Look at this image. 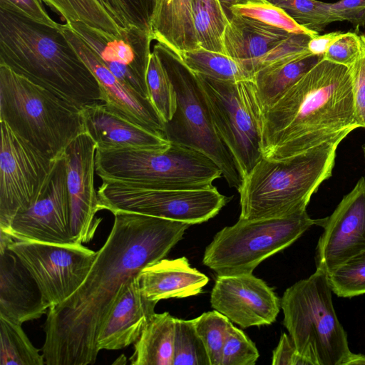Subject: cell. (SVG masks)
I'll return each instance as SVG.
<instances>
[{
	"label": "cell",
	"instance_id": "6da1fadb",
	"mask_svg": "<svg viewBox=\"0 0 365 365\" xmlns=\"http://www.w3.org/2000/svg\"><path fill=\"white\" fill-rule=\"evenodd\" d=\"M82 284L49 308L42 354L46 365L96 361L97 338L123 284L169 253L190 225L134 212H118Z\"/></svg>",
	"mask_w": 365,
	"mask_h": 365
},
{
	"label": "cell",
	"instance_id": "7a4b0ae2",
	"mask_svg": "<svg viewBox=\"0 0 365 365\" xmlns=\"http://www.w3.org/2000/svg\"><path fill=\"white\" fill-rule=\"evenodd\" d=\"M358 128L349 68L323 58L263 111L262 156L282 160Z\"/></svg>",
	"mask_w": 365,
	"mask_h": 365
},
{
	"label": "cell",
	"instance_id": "3957f363",
	"mask_svg": "<svg viewBox=\"0 0 365 365\" xmlns=\"http://www.w3.org/2000/svg\"><path fill=\"white\" fill-rule=\"evenodd\" d=\"M0 64L79 108L103 102L93 72L60 27L0 8Z\"/></svg>",
	"mask_w": 365,
	"mask_h": 365
},
{
	"label": "cell",
	"instance_id": "277c9868",
	"mask_svg": "<svg viewBox=\"0 0 365 365\" xmlns=\"http://www.w3.org/2000/svg\"><path fill=\"white\" fill-rule=\"evenodd\" d=\"M341 134L291 157L264 158L242 181L240 219L291 215L306 210L311 197L331 176Z\"/></svg>",
	"mask_w": 365,
	"mask_h": 365
},
{
	"label": "cell",
	"instance_id": "5b68a950",
	"mask_svg": "<svg viewBox=\"0 0 365 365\" xmlns=\"http://www.w3.org/2000/svg\"><path fill=\"white\" fill-rule=\"evenodd\" d=\"M0 121L50 160L85 132L81 108L0 64Z\"/></svg>",
	"mask_w": 365,
	"mask_h": 365
},
{
	"label": "cell",
	"instance_id": "8992f818",
	"mask_svg": "<svg viewBox=\"0 0 365 365\" xmlns=\"http://www.w3.org/2000/svg\"><path fill=\"white\" fill-rule=\"evenodd\" d=\"M327 273L317 269L287 288L281 299L283 324L311 365H349L354 354L335 312Z\"/></svg>",
	"mask_w": 365,
	"mask_h": 365
},
{
	"label": "cell",
	"instance_id": "52a82bcc",
	"mask_svg": "<svg viewBox=\"0 0 365 365\" xmlns=\"http://www.w3.org/2000/svg\"><path fill=\"white\" fill-rule=\"evenodd\" d=\"M96 174L101 180L155 189H205L222 176L205 154L170 143L164 150H96Z\"/></svg>",
	"mask_w": 365,
	"mask_h": 365
},
{
	"label": "cell",
	"instance_id": "ba28073f",
	"mask_svg": "<svg viewBox=\"0 0 365 365\" xmlns=\"http://www.w3.org/2000/svg\"><path fill=\"white\" fill-rule=\"evenodd\" d=\"M173 85L177 107L165 123L164 137L170 143L197 150L222 170L230 187L238 190L242 179L235 162L215 126L207 98L196 73L175 51L157 42L153 49Z\"/></svg>",
	"mask_w": 365,
	"mask_h": 365
},
{
	"label": "cell",
	"instance_id": "9c48e42d",
	"mask_svg": "<svg viewBox=\"0 0 365 365\" xmlns=\"http://www.w3.org/2000/svg\"><path fill=\"white\" fill-rule=\"evenodd\" d=\"M307 210L291 215L240 219L216 233L205 248L202 263L218 276L252 274L263 260L290 246L309 228L322 226Z\"/></svg>",
	"mask_w": 365,
	"mask_h": 365
},
{
	"label": "cell",
	"instance_id": "30bf717a",
	"mask_svg": "<svg viewBox=\"0 0 365 365\" xmlns=\"http://www.w3.org/2000/svg\"><path fill=\"white\" fill-rule=\"evenodd\" d=\"M197 75L216 130L243 179L263 157V111L254 81H222Z\"/></svg>",
	"mask_w": 365,
	"mask_h": 365
},
{
	"label": "cell",
	"instance_id": "8fae6325",
	"mask_svg": "<svg viewBox=\"0 0 365 365\" xmlns=\"http://www.w3.org/2000/svg\"><path fill=\"white\" fill-rule=\"evenodd\" d=\"M97 192L101 210L134 212L190 225L214 217L230 200L215 186L155 189L108 180H102Z\"/></svg>",
	"mask_w": 365,
	"mask_h": 365
},
{
	"label": "cell",
	"instance_id": "7c38bea8",
	"mask_svg": "<svg viewBox=\"0 0 365 365\" xmlns=\"http://www.w3.org/2000/svg\"><path fill=\"white\" fill-rule=\"evenodd\" d=\"M9 249L31 275L49 308L64 302L78 289L97 253L81 243L14 240Z\"/></svg>",
	"mask_w": 365,
	"mask_h": 365
},
{
	"label": "cell",
	"instance_id": "4fadbf2b",
	"mask_svg": "<svg viewBox=\"0 0 365 365\" xmlns=\"http://www.w3.org/2000/svg\"><path fill=\"white\" fill-rule=\"evenodd\" d=\"M1 123L0 230L36 199L56 160H50Z\"/></svg>",
	"mask_w": 365,
	"mask_h": 365
},
{
	"label": "cell",
	"instance_id": "5bb4252c",
	"mask_svg": "<svg viewBox=\"0 0 365 365\" xmlns=\"http://www.w3.org/2000/svg\"><path fill=\"white\" fill-rule=\"evenodd\" d=\"M5 232L15 240L76 243L71 230L65 153L55 160L34 203L27 210L18 213Z\"/></svg>",
	"mask_w": 365,
	"mask_h": 365
},
{
	"label": "cell",
	"instance_id": "9a60e30c",
	"mask_svg": "<svg viewBox=\"0 0 365 365\" xmlns=\"http://www.w3.org/2000/svg\"><path fill=\"white\" fill-rule=\"evenodd\" d=\"M96 54L120 80L149 98L146 73L153 40L150 32L131 26L121 36H110L82 23L65 24Z\"/></svg>",
	"mask_w": 365,
	"mask_h": 365
},
{
	"label": "cell",
	"instance_id": "2e32d148",
	"mask_svg": "<svg viewBox=\"0 0 365 365\" xmlns=\"http://www.w3.org/2000/svg\"><path fill=\"white\" fill-rule=\"evenodd\" d=\"M316 249L317 268L327 274L365 251V177L323 219Z\"/></svg>",
	"mask_w": 365,
	"mask_h": 365
},
{
	"label": "cell",
	"instance_id": "e0dca14e",
	"mask_svg": "<svg viewBox=\"0 0 365 365\" xmlns=\"http://www.w3.org/2000/svg\"><path fill=\"white\" fill-rule=\"evenodd\" d=\"M96 149L95 141L83 132L74 138L65 150L71 230L76 243L92 240L102 220L96 217V214L101 210L94 187Z\"/></svg>",
	"mask_w": 365,
	"mask_h": 365
},
{
	"label": "cell",
	"instance_id": "ac0fdd59",
	"mask_svg": "<svg viewBox=\"0 0 365 365\" xmlns=\"http://www.w3.org/2000/svg\"><path fill=\"white\" fill-rule=\"evenodd\" d=\"M210 304L242 328L272 324L281 307L273 290L252 274L217 275Z\"/></svg>",
	"mask_w": 365,
	"mask_h": 365
},
{
	"label": "cell",
	"instance_id": "d6986e66",
	"mask_svg": "<svg viewBox=\"0 0 365 365\" xmlns=\"http://www.w3.org/2000/svg\"><path fill=\"white\" fill-rule=\"evenodd\" d=\"M62 30L71 46L96 78L102 93L103 101L128 120L163 135L165 123L151 101L117 78L101 62L93 51L66 24H62Z\"/></svg>",
	"mask_w": 365,
	"mask_h": 365
},
{
	"label": "cell",
	"instance_id": "ffe728a7",
	"mask_svg": "<svg viewBox=\"0 0 365 365\" xmlns=\"http://www.w3.org/2000/svg\"><path fill=\"white\" fill-rule=\"evenodd\" d=\"M81 113L85 132L95 141L96 150H164L170 145L161 133L128 120L104 102L86 105Z\"/></svg>",
	"mask_w": 365,
	"mask_h": 365
},
{
	"label": "cell",
	"instance_id": "44dd1931",
	"mask_svg": "<svg viewBox=\"0 0 365 365\" xmlns=\"http://www.w3.org/2000/svg\"><path fill=\"white\" fill-rule=\"evenodd\" d=\"M157 303L143 296L138 276L123 284L99 330L98 350H118L134 344L155 314Z\"/></svg>",
	"mask_w": 365,
	"mask_h": 365
},
{
	"label": "cell",
	"instance_id": "7402d4cb",
	"mask_svg": "<svg viewBox=\"0 0 365 365\" xmlns=\"http://www.w3.org/2000/svg\"><path fill=\"white\" fill-rule=\"evenodd\" d=\"M48 305L31 275L9 249L0 252V317L18 324L37 319Z\"/></svg>",
	"mask_w": 365,
	"mask_h": 365
},
{
	"label": "cell",
	"instance_id": "603a6c76",
	"mask_svg": "<svg viewBox=\"0 0 365 365\" xmlns=\"http://www.w3.org/2000/svg\"><path fill=\"white\" fill-rule=\"evenodd\" d=\"M290 34L255 19L231 15L222 36L224 53L253 76L257 61Z\"/></svg>",
	"mask_w": 365,
	"mask_h": 365
},
{
	"label": "cell",
	"instance_id": "cb8c5ba5",
	"mask_svg": "<svg viewBox=\"0 0 365 365\" xmlns=\"http://www.w3.org/2000/svg\"><path fill=\"white\" fill-rule=\"evenodd\" d=\"M142 294L158 302L170 298H185L198 294L209 278L192 267L185 257L161 260L145 267L138 275Z\"/></svg>",
	"mask_w": 365,
	"mask_h": 365
},
{
	"label": "cell",
	"instance_id": "d4e9b609",
	"mask_svg": "<svg viewBox=\"0 0 365 365\" xmlns=\"http://www.w3.org/2000/svg\"><path fill=\"white\" fill-rule=\"evenodd\" d=\"M153 40L178 55L200 47L197 39L191 0H156L151 20Z\"/></svg>",
	"mask_w": 365,
	"mask_h": 365
},
{
	"label": "cell",
	"instance_id": "484cf974",
	"mask_svg": "<svg viewBox=\"0 0 365 365\" xmlns=\"http://www.w3.org/2000/svg\"><path fill=\"white\" fill-rule=\"evenodd\" d=\"M66 24L82 23L118 37L130 27L117 0H41Z\"/></svg>",
	"mask_w": 365,
	"mask_h": 365
},
{
	"label": "cell",
	"instance_id": "4316f807",
	"mask_svg": "<svg viewBox=\"0 0 365 365\" xmlns=\"http://www.w3.org/2000/svg\"><path fill=\"white\" fill-rule=\"evenodd\" d=\"M175 317L155 313L133 344V365H173Z\"/></svg>",
	"mask_w": 365,
	"mask_h": 365
},
{
	"label": "cell",
	"instance_id": "83f0119b",
	"mask_svg": "<svg viewBox=\"0 0 365 365\" xmlns=\"http://www.w3.org/2000/svg\"><path fill=\"white\" fill-rule=\"evenodd\" d=\"M324 55L307 54L290 61L263 68L253 76L262 111L277 99L312 67Z\"/></svg>",
	"mask_w": 365,
	"mask_h": 365
},
{
	"label": "cell",
	"instance_id": "f1b7e54d",
	"mask_svg": "<svg viewBox=\"0 0 365 365\" xmlns=\"http://www.w3.org/2000/svg\"><path fill=\"white\" fill-rule=\"evenodd\" d=\"M185 65L196 73L222 81L252 80L253 76L237 61L225 54L202 47L179 56Z\"/></svg>",
	"mask_w": 365,
	"mask_h": 365
},
{
	"label": "cell",
	"instance_id": "f546056e",
	"mask_svg": "<svg viewBox=\"0 0 365 365\" xmlns=\"http://www.w3.org/2000/svg\"><path fill=\"white\" fill-rule=\"evenodd\" d=\"M191 4L199 46L225 54L222 36L229 16L219 0H191Z\"/></svg>",
	"mask_w": 365,
	"mask_h": 365
},
{
	"label": "cell",
	"instance_id": "4dcf8cb0",
	"mask_svg": "<svg viewBox=\"0 0 365 365\" xmlns=\"http://www.w3.org/2000/svg\"><path fill=\"white\" fill-rule=\"evenodd\" d=\"M0 365H43L39 353L18 324L0 317Z\"/></svg>",
	"mask_w": 365,
	"mask_h": 365
},
{
	"label": "cell",
	"instance_id": "1f68e13d",
	"mask_svg": "<svg viewBox=\"0 0 365 365\" xmlns=\"http://www.w3.org/2000/svg\"><path fill=\"white\" fill-rule=\"evenodd\" d=\"M146 84L152 103L165 123L170 120L177 107L176 94L167 71L154 50L150 56Z\"/></svg>",
	"mask_w": 365,
	"mask_h": 365
},
{
	"label": "cell",
	"instance_id": "d6a6232c",
	"mask_svg": "<svg viewBox=\"0 0 365 365\" xmlns=\"http://www.w3.org/2000/svg\"><path fill=\"white\" fill-rule=\"evenodd\" d=\"M173 365H210L193 319L175 318Z\"/></svg>",
	"mask_w": 365,
	"mask_h": 365
},
{
	"label": "cell",
	"instance_id": "836d02e7",
	"mask_svg": "<svg viewBox=\"0 0 365 365\" xmlns=\"http://www.w3.org/2000/svg\"><path fill=\"white\" fill-rule=\"evenodd\" d=\"M229 12L231 15L255 19L269 26L283 29L289 34H305L312 38L319 35V33L300 26L282 9L269 2L238 4L230 7Z\"/></svg>",
	"mask_w": 365,
	"mask_h": 365
},
{
	"label": "cell",
	"instance_id": "e575fe53",
	"mask_svg": "<svg viewBox=\"0 0 365 365\" xmlns=\"http://www.w3.org/2000/svg\"><path fill=\"white\" fill-rule=\"evenodd\" d=\"M196 331L207 353L210 365H220L222 351L227 338L230 320L213 310L193 319Z\"/></svg>",
	"mask_w": 365,
	"mask_h": 365
},
{
	"label": "cell",
	"instance_id": "d590c367",
	"mask_svg": "<svg viewBox=\"0 0 365 365\" xmlns=\"http://www.w3.org/2000/svg\"><path fill=\"white\" fill-rule=\"evenodd\" d=\"M332 292L351 298L365 294V251L349 259L327 274Z\"/></svg>",
	"mask_w": 365,
	"mask_h": 365
},
{
	"label": "cell",
	"instance_id": "8d00e7d4",
	"mask_svg": "<svg viewBox=\"0 0 365 365\" xmlns=\"http://www.w3.org/2000/svg\"><path fill=\"white\" fill-rule=\"evenodd\" d=\"M282 9L300 26L320 32L334 21L331 16L329 3L317 0H267Z\"/></svg>",
	"mask_w": 365,
	"mask_h": 365
},
{
	"label": "cell",
	"instance_id": "74e56055",
	"mask_svg": "<svg viewBox=\"0 0 365 365\" xmlns=\"http://www.w3.org/2000/svg\"><path fill=\"white\" fill-rule=\"evenodd\" d=\"M259 356L255 344L231 324L222 348L220 365H254Z\"/></svg>",
	"mask_w": 365,
	"mask_h": 365
},
{
	"label": "cell",
	"instance_id": "f35d334b",
	"mask_svg": "<svg viewBox=\"0 0 365 365\" xmlns=\"http://www.w3.org/2000/svg\"><path fill=\"white\" fill-rule=\"evenodd\" d=\"M360 35L354 32L341 33L324 55V59L350 67L361 52Z\"/></svg>",
	"mask_w": 365,
	"mask_h": 365
},
{
	"label": "cell",
	"instance_id": "ab89813d",
	"mask_svg": "<svg viewBox=\"0 0 365 365\" xmlns=\"http://www.w3.org/2000/svg\"><path fill=\"white\" fill-rule=\"evenodd\" d=\"M361 52L349 67L353 86L356 120L365 128V34L360 35Z\"/></svg>",
	"mask_w": 365,
	"mask_h": 365
},
{
	"label": "cell",
	"instance_id": "60d3db41",
	"mask_svg": "<svg viewBox=\"0 0 365 365\" xmlns=\"http://www.w3.org/2000/svg\"><path fill=\"white\" fill-rule=\"evenodd\" d=\"M117 1L125 19L130 26H137L151 34V20L156 0Z\"/></svg>",
	"mask_w": 365,
	"mask_h": 365
},
{
	"label": "cell",
	"instance_id": "b9f144b4",
	"mask_svg": "<svg viewBox=\"0 0 365 365\" xmlns=\"http://www.w3.org/2000/svg\"><path fill=\"white\" fill-rule=\"evenodd\" d=\"M334 21H347L359 28L365 26V0H339L329 3Z\"/></svg>",
	"mask_w": 365,
	"mask_h": 365
},
{
	"label": "cell",
	"instance_id": "7bdbcfd3",
	"mask_svg": "<svg viewBox=\"0 0 365 365\" xmlns=\"http://www.w3.org/2000/svg\"><path fill=\"white\" fill-rule=\"evenodd\" d=\"M0 8L11 9L40 23L60 27L46 12L41 0H0Z\"/></svg>",
	"mask_w": 365,
	"mask_h": 365
},
{
	"label": "cell",
	"instance_id": "ee69618b",
	"mask_svg": "<svg viewBox=\"0 0 365 365\" xmlns=\"http://www.w3.org/2000/svg\"><path fill=\"white\" fill-rule=\"evenodd\" d=\"M272 365H311L298 352L290 336L282 333L278 345L273 351Z\"/></svg>",
	"mask_w": 365,
	"mask_h": 365
},
{
	"label": "cell",
	"instance_id": "f6af8a7d",
	"mask_svg": "<svg viewBox=\"0 0 365 365\" xmlns=\"http://www.w3.org/2000/svg\"><path fill=\"white\" fill-rule=\"evenodd\" d=\"M341 31L318 35L311 38L308 43L309 51L314 55H324L333 42L341 34Z\"/></svg>",
	"mask_w": 365,
	"mask_h": 365
},
{
	"label": "cell",
	"instance_id": "bcb514c9",
	"mask_svg": "<svg viewBox=\"0 0 365 365\" xmlns=\"http://www.w3.org/2000/svg\"><path fill=\"white\" fill-rule=\"evenodd\" d=\"M220 3L221 4L222 6L227 10L229 11L230 8L238 5V4H245L247 3H253V2H258V3H265L268 2L267 0H219Z\"/></svg>",
	"mask_w": 365,
	"mask_h": 365
},
{
	"label": "cell",
	"instance_id": "7dc6e473",
	"mask_svg": "<svg viewBox=\"0 0 365 365\" xmlns=\"http://www.w3.org/2000/svg\"><path fill=\"white\" fill-rule=\"evenodd\" d=\"M352 364H365V356L361 354H354L352 359L351 360L349 365Z\"/></svg>",
	"mask_w": 365,
	"mask_h": 365
},
{
	"label": "cell",
	"instance_id": "c3c4849f",
	"mask_svg": "<svg viewBox=\"0 0 365 365\" xmlns=\"http://www.w3.org/2000/svg\"><path fill=\"white\" fill-rule=\"evenodd\" d=\"M364 153H365V146L364 147Z\"/></svg>",
	"mask_w": 365,
	"mask_h": 365
}]
</instances>
